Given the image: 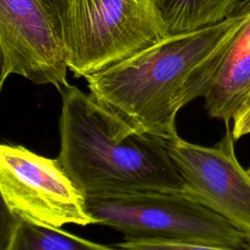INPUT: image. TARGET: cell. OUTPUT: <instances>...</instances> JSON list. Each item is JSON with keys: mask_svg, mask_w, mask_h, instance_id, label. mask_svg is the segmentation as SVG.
<instances>
[{"mask_svg": "<svg viewBox=\"0 0 250 250\" xmlns=\"http://www.w3.org/2000/svg\"><path fill=\"white\" fill-rule=\"evenodd\" d=\"M247 17L241 1L226 20L167 35L105 70L85 77L90 94L137 132L179 138L181 108L208 93L223 58Z\"/></svg>", "mask_w": 250, "mask_h": 250, "instance_id": "obj_1", "label": "cell"}, {"mask_svg": "<svg viewBox=\"0 0 250 250\" xmlns=\"http://www.w3.org/2000/svg\"><path fill=\"white\" fill-rule=\"evenodd\" d=\"M59 118L58 160L85 196L183 192L164 142L137 132L90 93L66 85Z\"/></svg>", "mask_w": 250, "mask_h": 250, "instance_id": "obj_2", "label": "cell"}, {"mask_svg": "<svg viewBox=\"0 0 250 250\" xmlns=\"http://www.w3.org/2000/svg\"><path fill=\"white\" fill-rule=\"evenodd\" d=\"M86 206L96 225L123 233L125 239H154L243 249L250 239L225 218L173 191L90 195Z\"/></svg>", "mask_w": 250, "mask_h": 250, "instance_id": "obj_3", "label": "cell"}, {"mask_svg": "<svg viewBox=\"0 0 250 250\" xmlns=\"http://www.w3.org/2000/svg\"><path fill=\"white\" fill-rule=\"evenodd\" d=\"M166 36L154 0H67V66L76 78L105 70Z\"/></svg>", "mask_w": 250, "mask_h": 250, "instance_id": "obj_4", "label": "cell"}, {"mask_svg": "<svg viewBox=\"0 0 250 250\" xmlns=\"http://www.w3.org/2000/svg\"><path fill=\"white\" fill-rule=\"evenodd\" d=\"M67 0H0V89L20 75L35 84L68 85Z\"/></svg>", "mask_w": 250, "mask_h": 250, "instance_id": "obj_5", "label": "cell"}, {"mask_svg": "<svg viewBox=\"0 0 250 250\" xmlns=\"http://www.w3.org/2000/svg\"><path fill=\"white\" fill-rule=\"evenodd\" d=\"M0 192L14 220L52 228L96 225L84 193L58 158L44 157L23 146L1 145Z\"/></svg>", "mask_w": 250, "mask_h": 250, "instance_id": "obj_6", "label": "cell"}, {"mask_svg": "<svg viewBox=\"0 0 250 250\" xmlns=\"http://www.w3.org/2000/svg\"><path fill=\"white\" fill-rule=\"evenodd\" d=\"M233 144L229 124L223 138L212 146L180 137L164 142L184 181L182 193L225 218L250 239V175L238 162Z\"/></svg>", "mask_w": 250, "mask_h": 250, "instance_id": "obj_7", "label": "cell"}, {"mask_svg": "<svg viewBox=\"0 0 250 250\" xmlns=\"http://www.w3.org/2000/svg\"><path fill=\"white\" fill-rule=\"evenodd\" d=\"M244 1L247 17L226 52L204 97L208 115L226 124L250 100V0Z\"/></svg>", "mask_w": 250, "mask_h": 250, "instance_id": "obj_8", "label": "cell"}, {"mask_svg": "<svg viewBox=\"0 0 250 250\" xmlns=\"http://www.w3.org/2000/svg\"><path fill=\"white\" fill-rule=\"evenodd\" d=\"M167 35L196 30L229 18L242 0H154Z\"/></svg>", "mask_w": 250, "mask_h": 250, "instance_id": "obj_9", "label": "cell"}, {"mask_svg": "<svg viewBox=\"0 0 250 250\" xmlns=\"http://www.w3.org/2000/svg\"><path fill=\"white\" fill-rule=\"evenodd\" d=\"M3 250H124L77 236L62 228L14 220Z\"/></svg>", "mask_w": 250, "mask_h": 250, "instance_id": "obj_10", "label": "cell"}, {"mask_svg": "<svg viewBox=\"0 0 250 250\" xmlns=\"http://www.w3.org/2000/svg\"><path fill=\"white\" fill-rule=\"evenodd\" d=\"M124 250H250V246L243 249L207 245L199 243L165 241L154 239H124L117 243Z\"/></svg>", "mask_w": 250, "mask_h": 250, "instance_id": "obj_11", "label": "cell"}, {"mask_svg": "<svg viewBox=\"0 0 250 250\" xmlns=\"http://www.w3.org/2000/svg\"><path fill=\"white\" fill-rule=\"evenodd\" d=\"M232 136L234 141L250 133V100H248L232 118Z\"/></svg>", "mask_w": 250, "mask_h": 250, "instance_id": "obj_12", "label": "cell"}, {"mask_svg": "<svg viewBox=\"0 0 250 250\" xmlns=\"http://www.w3.org/2000/svg\"><path fill=\"white\" fill-rule=\"evenodd\" d=\"M247 172H248V174H249V175H250V167H249V168H248V169H247Z\"/></svg>", "mask_w": 250, "mask_h": 250, "instance_id": "obj_13", "label": "cell"}]
</instances>
